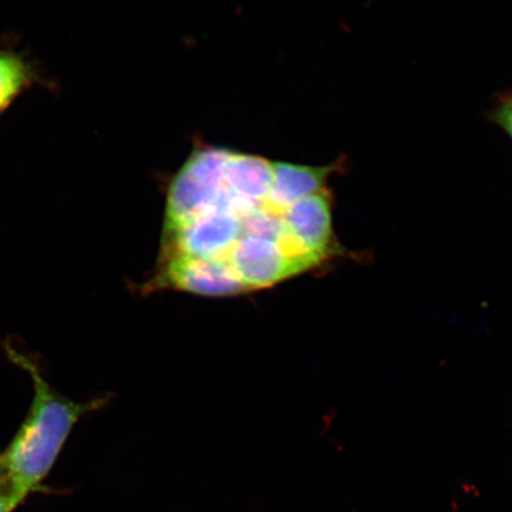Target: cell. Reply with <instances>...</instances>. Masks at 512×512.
Listing matches in <instances>:
<instances>
[{"instance_id":"obj_1","label":"cell","mask_w":512,"mask_h":512,"mask_svg":"<svg viewBox=\"0 0 512 512\" xmlns=\"http://www.w3.org/2000/svg\"><path fill=\"white\" fill-rule=\"evenodd\" d=\"M9 360L34 382V400L14 439L0 454L3 475L22 502L40 490L64 444L82 416L106 406L107 398L75 402L51 387L34 358L11 343L4 344Z\"/></svg>"},{"instance_id":"obj_7","label":"cell","mask_w":512,"mask_h":512,"mask_svg":"<svg viewBox=\"0 0 512 512\" xmlns=\"http://www.w3.org/2000/svg\"><path fill=\"white\" fill-rule=\"evenodd\" d=\"M4 475H3V470H2V465H0V478H3Z\"/></svg>"},{"instance_id":"obj_5","label":"cell","mask_w":512,"mask_h":512,"mask_svg":"<svg viewBox=\"0 0 512 512\" xmlns=\"http://www.w3.org/2000/svg\"><path fill=\"white\" fill-rule=\"evenodd\" d=\"M22 503L8 480L0 478V512L15 511Z\"/></svg>"},{"instance_id":"obj_6","label":"cell","mask_w":512,"mask_h":512,"mask_svg":"<svg viewBox=\"0 0 512 512\" xmlns=\"http://www.w3.org/2000/svg\"><path fill=\"white\" fill-rule=\"evenodd\" d=\"M495 123L503 128L512 139V95L504 99L494 114Z\"/></svg>"},{"instance_id":"obj_2","label":"cell","mask_w":512,"mask_h":512,"mask_svg":"<svg viewBox=\"0 0 512 512\" xmlns=\"http://www.w3.org/2000/svg\"><path fill=\"white\" fill-rule=\"evenodd\" d=\"M344 159L325 166H311L288 162H273L274 183L271 200L279 207L288 208L302 198L328 189V181L342 171Z\"/></svg>"},{"instance_id":"obj_4","label":"cell","mask_w":512,"mask_h":512,"mask_svg":"<svg viewBox=\"0 0 512 512\" xmlns=\"http://www.w3.org/2000/svg\"><path fill=\"white\" fill-rule=\"evenodd\" d=\"M40 80L27 57L12 48L0 47V114Z\"/></svg>"},{"instance_id":"obj_3","label":"cell","mask_w":512,"mask_h":512,"mask_svg":"<svg viewBox=\"0 0 512 512\" xmlns=\"http://www.w3.org/2000/svg\"><path fill=\"white\" fill-rule=\"evenodd\" d=\"M273 183V162L249 153L230 152L222 182L229 195L251 203L265 202L270 198Z\"/></svg>"}]
</instances>
